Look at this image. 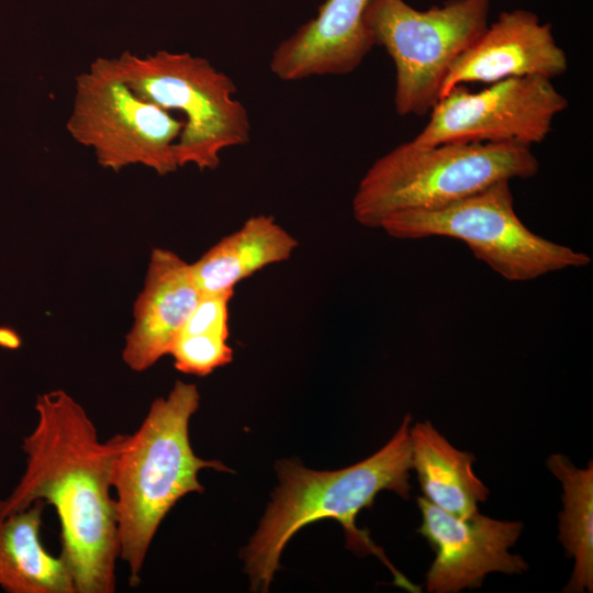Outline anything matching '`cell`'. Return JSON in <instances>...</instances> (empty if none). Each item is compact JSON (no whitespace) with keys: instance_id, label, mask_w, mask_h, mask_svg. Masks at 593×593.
<instances>
[{"instance_id":"obj_1","label":"cell","mask_w":593,"mask_h":593,"mask_svg":"<svg viewBox=\"0 0 593 593\" xmlns=\"http://www.w3.org/2000/svg\"><path fill=\"white\" fill-rule=\"evenodd\" d=\"M35 411V427L22 441L25 470L0 501V518L36 501L53 505L60 522L59 557L76 593H112L119 538L111 490L123 435L99 440L86 410L63 390L38 395Z\"/></svg>"},{"instance_id":"obj_2","label":"cell","mask_w":593,"mask_h":593,"mask_svg":"<svg viewBox=\"0 0 593 593\" xmlns=\"http://www.w3.org/2000/svg\"><path fill=\"white\" fill-rule=\"evenodd\" d=\"M407 414L393 437L379 451L350 467L316 471L292 460L277 465L279 486L243 558L254 591L266 592L279 569L281 552L292 536L307 524L336 519L342 524L346 544L359 553H372L392 571L395 583L410 592H419L398 572L367 530L356 525L357 515L369 508L383 490L409 499L412 452Z\"/></svg>"},{"instance_id":"obj_3","label":"cell","mask_w":593,"mask_h":593,"mask_svg":"<svg viewBox=\"0 0 593 593\" xmlns=\"http://www.w3.org/2000/svg\"><path fill=\"white\" fill-rule=\"evenodd\" d=\"M199 404L198 388L176 381L166 398L152 403L137 430L123 435L112 488L119 557L128 567L132 586L141 581L148 548L168 512L184 495L204 491L199 471H231L224 463L204 460L193 452L189 422Z\"/></svg>"},{"instance_id":"obj_4","label":"cell","mask_w":593,"mask_h":593,"mask_svg":"<svg viewBox=\"0 0 593 593\" xmlns=\"http://www.w3.org/2000/svg\"><path fill=\"white\" fill-rule=\"evenodd\" d=\"M538 168L530 146L517 143L418 147L406 142L363 175L353 198V215L365 227L380 228L395 213L440 208L501 180L530 178Z\"/></svg>"},{"instance_id":"obj_5","label":"cell","mask_w":593,"mask_h":593,"mask_svg":"<svg viewBox=\"0 0 593 593\" xmlns=\"http://www.w3.org/2000/svg\"><path fill=\"white\" fill-rule=\"evenodd\" d=\"M126 85L142 99L166 111H180L184 125L174 144L178 167L214 170L223 150L250 139V122L236 86L206 58L158 49L115 57Z\"/></svg>"},{"instance_id":"obj_6","label":"cell","mask_w":593,"mask_h":593,"mask_svg":"<svg viewBox=\"0 0 593 593\" xmlns=\"http://www.w3.org/2000/svg\"><path fill=\"white\" fill-rule=\"evenodd\" d=\"M380 228L402 239L441 236L462 240L478 259L508 281H529L591 262L586 254L546 239L521 221L510 180L440 208L395 213Z\"/></svg>"},{"instance_id":"obj_7","label":"cell","mask_w":593,"mask_h":593,"mask_svg":"<svg viewBox=\"0 0 593 593\" xmlns=\"http://www.w3.org/2000/svg\"><path fill=\"white\" fill-rule=\"evenodd\" d=\"M491 0H449L417 10L404 0H371L365 24L395 67L394 108L424 115L437 103L456 59L485 31Z\"/></svg>"},{"instance_id":"obj_8","label":"cell","mask_w":593,"mask_h":593,"mask_svg":"<svg viewBox=\"0 0 593 593\" xmlns=\"http://www.w3.org/2000/svg\"><path fill=\"white\" fill-rule=\"evenodd\" d=\"M184 120L139 98L115 57H97L75 79L69 135L91 148L97 163L115 172L142 165L159 176L175 172L174 144Z\"/></svg>"},{"instance_id":"obj_9","label":"cell","mask_w":593,"mask_h":593,"mask_svg":"<svg viewBox=\"0 0 593 593\" xmlns=\"http://www.w3.org/2000/svg\"><path fill=\"white\" fill-rule=\"evenodd\" d=\"M568 99L551 79L525 76L500 80L478 92L455 86L430 110V119L411 142L418 147L444 143L542 142Z\"/></svg>"},{"instance_id":"obj_10","label":"cell","mask_w":593,"mask_h":593,"mask_svg":"<svg viewBox=\"0 0 593 593\" xmlns=\"http://www.w3.org/2000/svg\"><path fill=\"white\" fill-rule=\"evenodd\" d=\"M422 524L417 532L436 556L426 573V590L432 593H457L480 588L492 572L519 574L528 569L519 555L510 548L524 528L518 521H500L479 512L458 517L417 497Z\"/></svg>"},{"instance_id":"obj_11","label":"cell","mask_w":593,"mask_h":593,"mask_svg":"<svg viewBox=\"0 0 593 593\" xmlns=\"http://www.w3.org/2000/svg\"><path fill=\"white\" fill-rule=\"evenodd\" d=\"M567 69V55L557 44L549 23H541L528 10L504 11L451 65L440 98L458 85L493 83L525 76L552 80Z\"/></svg>"},{"instance_id":"obj_12","label":"cell","mask_w":593,"mask_h":593,"mask_svg":"<svg viewBox=\"0 0 593 593\" xmlns=\"http://www.w3.org/2000/svg\"><path fill=\"white\" fill-rule=\"evenodd\" d=\"M371 0H325L317 14L273 51L270 70L284 81L353 72L373 47L365 24Z\"/></svg>"},{"instance_id":"obj_13","label":"cell","mask_w":593,"mask_h":593,"mask_svg":"<svg viewBox=\"0 0 593 593\" xmlns=\"http://www.w3.org/2000/svg\"><path fill=\"white\" fill-rule=\"evenodd\" d=\"M200 296L190 264L171 250L153 249L122 351L126 366L145 371L169 355Z\"/></svg>"},{"instance_id":"obj_14","label":"cell","mask_w":593,"mask_h":593,"mask_svg":"<svg viewBox=\"0 0 593 593\" xmlns=\"http://www.w3.org/2000/svg\"><path fill=\"white\" fill-rule=\"evenodd\" d=\"M296 247L298 240L272 216L259 214L190 264L191 273L201 293L230 292L255 272L288 260Z\"/></svg>"},{"instance_id":"obj_15","label":"cell","mask_w":593,"mask_h":593,"mask_svg":"<svg viewBox=\"0 0 593 593\" xmlns=\"http://www.w3.org/2000/svg\"><path fill=\"white\" fill-rule=\"evenodd\" d=\"M410 439L424 497L458 517L478 513L489 489L473 471L474 455L452 446L428 421L414 424Z\"/></svg>"},{"instance_id":"obj_16","label":"cell","mask_w":593,"mask_h":593,"mask_svg":"<svg viewBox=\"0 0 593 593\" xmlns=\"http://www.w3.org/2000/svg\"><path fill=\"white\" fill-rule=\"evenodd\" d=\"M46 503L36 501L24 511L0 518V586L9 593H76L60 557L41 541Z\"/></svg>"},{"instance_id":"obj_17","label":"cell","mask_w":593,"mask_h":593,"mask_svg":"<svg viewBox=\"0 0 593 593\" xmlns=\"http://www.w3.org/2000/svg\"><path fill=\"white\" fill-rule=\"evenodd\" d=\"M547 467L562 485V512L559 514V539L574 560L573 571L563 592L593 591V465L575 467L569 458L556 454Z\"/></svg>"},{"instance_id":"obj_18","label":"cell","mask_w":593,"mask_h":593,"mask_svg":"<svg viewBox=\"0 0 593 593\" xmlns=\"http://www.w3.org/2000/svg\"><path fill=\"white\" fill-rule=\"evenodd\" d=\"M227 340L216 334H180L169 355L180 372L204 377L233 360Z\"/></svg>"},{"instance_id":"obj_19","label":"cell","mask_w":593,"mask_h":593,"mask_svg":"<svg viewBox=\"0 0 593 593\" xmlns=\"http://www.w3.org/2000/svg\"><path fill=\"white\" fill-rule=\"evenodd\" d=\"M234 291L201 293L180 334H216L228 337V304Z\"/></svg>"},{"instance_id":"obj_20","label":"cell","mask_w":593,"mask_h":593,"mask_svg":"<svg viewBox=\"0 0 593 593\" xmlns=\"http://www.w3.org/2000/svg\"><path fill=\"white\" fill-rule=\"evenodd\" d=\"M21 345V339L15 331L9 327H0V346L15 349Z\"/></svg>"}]
</instances>
